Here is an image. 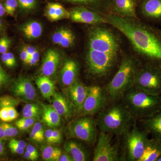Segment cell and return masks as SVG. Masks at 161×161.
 Segmentation results:
<instances>
[{
	"label": "cell",
	"instance_id": "obj_1",
	"mask_svg": "<svg viewBox=\"0 0 161 161\" xmlns=\"http://www.w3.org/2000/svg\"><path fill=\"white\" fill-rule=\"evenodd\" d=\"M108 23L118 29L130 40L136 52L148 62L161 65V33L136 19L110 14Z\"/></svg>",
	"mask_w": 161,
	"mask_h": 161
},
{
	"label": "cell",
	"instance_id": "obj_2",
	"mask_svg": "<svg viewBox=\"0 0 161 161\" xmlns=\"http://www.w3.org/2000/svg\"><path fill=\"white\" fill-rule=\"evenodd\" d=\"M115 102L99 112L96 120L101 132L122 136L131 129L136 119L122 102Z\"/></svg>",
	"mask_w": 161,
	"mask_h": 161
},
{
	"label": "cell",
	"instance_id": "obj_3",
	"mask_svg": "<svg viewBox=\"0 0 161 161\" xmlns=\"http://www.w3.org/2000/svg\"><path fill=\"white\" fill-rule=\"evenodd\" d=\"M140 66L138 61L131 56H126L122 59L118 70L105 88L110 101H118L134 86Z\"/></svg>",
	"mask_w": 161,
	"mask_h": 161
},
{
	"label": "cell",
	"instance_id": "obj_4",
	"mask_svg": "<svg viewBox=\"0 0 161 161\" xmlns=\"http://www.w3.org/2000/svg\"><path fill=\"white\" fill-rule=\"evenodd\" d=\"M121 99L136 120L150 117L161 110V95L149 94L134 87Z\"/></svg>",
	"mask_w": 161,
	"mask_h": 161
},
{
	"label": "cell",
	"instance_id": "obj_5",
	"mask_svg": "<svg viewBox=\"0 0 161 161\" xmlns=\"http://www.w3.org/2000/svg\"><path fill=\"white\" fill-rule=\"evenodd\" d=\"M149 133L138 128L136 122L123 136L122 155L124 161H139L149 140Z\"/></svg>",
	"mask_w": 161,
	"mask_h": 161
},
{
	"label": "cell",
	"instance_id": "obj_6",
	"mask_svg": "<svg viewBox=\"0 0 161 161\" xmlns=\"http://www.w3.org/2000/svg\"><path fill=\"white\" fill-rule=\"evenodd\" d=\"M133 87L149 94L161 95V65L147 62L140 66Z\"/></svg>",
	"mask_w": 161,
	"mask_h": 161
},
{
	"label": "cell",
	"instance_id": "obj_7",
	"mask_svg": "<svg viewBox=\"0 0 161 161\" xmlns=\"http://www.w3.org/2000/svg\"><path fill=\"white\" fill-rule=\"evenodd\" d=\"M79 116L68 126V135L70 138L78 140L89 146H95L98 136L97 120L89 115Z\"/></svg>",
	"mask_w": 161,
	"mask_h": 161
},
{
	"label": "cell",
	"instance_id": "obj_8",
	"mask_svg": "<svg viewBox=\"0 0 161 161\" xmlns=\"http://www.w3.org/2000/svg\"><path fill=\"white\" fill-rule=\"evenodd\" d=\"M117 54L108 53L89 49L86 55L88 70L95 78L107 76L115 66Z\"/></svg>",
	"mask_w": 161,
	"mask_h": 161
},
{
	"label": "cell",
	"instance_id": "obj_9",
	"mask_svg": "<svg viewBox=\"0 0 161 161\" xmlns=\"http://www.w3.org/2000/svg\"><path fill=\"white\" fill-rule=\"evenodd\" d=\"M89 49L97 51L118 54L119 41L109 30L95 27L89 33Z\"/></svg>",
	"mask_w": 161,
	"mask_h": 161
},
{
	"label": "cell",
	"instance_id": "obj_10",
	"mask_svg": "<svg viewBox=\"0 0 161 161\" xmlns=\"http://www.w3.org/2000/svg\"><path fill=\"white\" fill-rule=\"evenodd\" d=\"M114 136L100 131L95 145L93 161H124L119 153V142L114 143L112 141Z\"/></svg>",
	"mask_w": 161,
	"mask_h": 161
},
{
	"label": "cell",
	"instance_id": "obj_11",
	"mask_svg": "<svg viewBox=\"0 0 161 161\" xmlns=\"http://www.w3.org/2000/svg\"><path fill=\"white\" fill-rule=\"evenodd\" d=\"M110 101L105 89L98 86H88L87 94L79 116H93L98 114L108 106Z\"/></svg>",
	"mask_w": 161,
	"mask_h": 161
},
{
	"label": "cell",
	"instance_id": "obj_12",
	"mask_svg": "<svg viewBox=\"0 0 161 161\" xmlns=\"http://www.w3.org/2000/svg\"><path fill=\"white\" fill-rule=\"evenodd\" d=\"M11 91L15 97L24 102L33 101L37 96L34 86L26 77H20L14 80L12 85Z\"/></svg>",
	"mask_w": 161,
	"mask_h": 161
},
{
	"label": "cell",
	"instance_id": "obj_13",
	"mask_svg": "<svg viewBox=\"0 0 161 161\" xmlns=\"http://www.w3.org/2000/svg\"><path fill=\"white\" fill-rule=\"evenodd\" d=\"M70 19L76 23L96 25L108 23L107 18L85 7L78 6L69 11Z\"/></svg>",
	"mask_w": 161,
	"mask_h": 161
},
{
	"label": "cell",
	"instance_id": "obj_14",
	"mask_svg": "<svg viewBox=\"0 0 161 161\" xmlns=\"http://www.w3.org/2000/svg\"><path fill=\"white\" fill-rule=\"evenodd\" d=\"M88 86L78 80L66 89L67 97L75 108L76 114L80 113L87 94Z\"/></svg>",
	"mask_w": 161,
	"mask_h": 161
},
{
	"label": "cell",
	"instance_id": "obj_15",
	"mask_svg": "<svg viewBox=\"0 0 161 161\" xmlns=\"http://www.w3.org/2000/svg\"><path fill=\"white\" fill-rule=\"evenodd\" d=\"M52 98V106L61 118L69 120L76 114L75 108L67 97L56 92Z\"/></svg>",
	"mask_w": 161,
	"mask_h": 161
},
{
	"label": "cell",
	"instance_id": "obj_16",
	"mask_svg": "<svg viewBox=\"0 0 161 161\" xmlns=\"http://www.w3.org/2000/svg\"><path fill=\"white\" fill-rule=\"evenodd\" d=\"M79 65L75 60H67L61 68L60 80L61 85L66 88L71 86L78 79Z\"/></svg>",
	"mask_w": 161,
	"mask_h": 161
},
{
	"label": "cell",
	"instance_id": "obj_17",
	"mask_svg": "<svg viewBox=\"0 0 161 161\" xmlns=\"http://www.w3.org/2000/svg\"><path fill=\"white\" fill-rule=\"evenodd\" d=\"M80 142L76 139L69 140L64 143V148L71 156L74 161H87L91 153L87 147Z\"/></svg>",
	"mask_w": 161,
	"mask_h": 161
},
{
	"label": "cell",
	"instance_id": "obj_18",
	"mask_svg": "<svg viewBox=\"0 0 161 161\" xmlns=\"http://www.w3.org/2000/svg\"><path fill=\"white\" fill-rule=\"evenodd\" d=\"M60 54L58 51L53 49L48 50L41 65L42 75L49 78L54 76L60 64Z\"/></svg>",
	"mask_w": 161,
	"mask_h": 161
},
{
	"label": "cell",
	"instance_id": "obj_19",
	"mask_svg": "<svg viewBox=\"0 0 161 161\" xmlns=\"http://www.w3.org/2000/svg\"><path fill=\"white\" fill-rule=\"evenodd\" d=\"M140 120L144 130L161 142V110L152 116Z\"/></svg>",
	"mask_w": 161,
	"mask_h": 161
},
{
	"label": "cell",
	"instance_id": "obj_20",
	"mask_svg": "<svg viewBox=\"0 0 161 161\" xmlns=\"http://www.w3.org/2000/svg\"><path fill=\"white\" fill-rule=\"evenodd\" d=\"M114 9L118 15L136 19V3L134 0H113Z\"/></svg>",
	"mask_w": 161,
	"mask_h": 161
},
{
	"label": "cell",
	"instance_id": "obj_21",
	"mask_svg": "<svg viewBox=\"0 0 161 161\" xmlns=\"http://www.w3.org/2000/svg\"><path fill=\"white\" fill-rule=\"evenodd\" d=\"M161 156V142L155 138L149 139L139 161H156Z\"/></svg>",
	"mask_w": 161,
	"mask_h": 161
},
{
	"label": "cell",
	"instance_id": "obj_22",
	"mask_svg": "<svg viewBox=\"0 0 161 161\" xmlns=\"http://www.w3.org/2000/svg\"><path fill=\"white\" fill-rule=\"evenodd\" d=\"M142 12L145 17L161 19V0H145L142 4Z\"/></svg>",
	"mask_w": 161,
	"mask_h": 161
},
{
	"label": "cell",
	"instance_id": "obj_23",
	"mask_svg": "<svg viewBox=\"0 0 161 161\" xmlns=\"http://www.w3.org/2000/svg\"><path fill=\"white\" fill-rule=\"evenodd\" d=\"M42 122L51 128H57L61 125L62 118L55 111L51 105L42 104Z\"/></svg>",
	"mask_w": 161,
	"mask_h": 161
},
{
	"label": "cell",
	"instance_id": "obj_24",
	"mask_svg": "<svg viewBox=\"0 0 161 161\" xmlns=\"http://www.w3.org/2000/svg\"><path fill=\"white\" fill-rule=\"evenodd\" d=\"M45 12L47 17L51 21L70 18L69 11H67L60 3H48L47 5Z\"/></svg>",
	"mask_w": 161,
	"mask_h": 161
},
{
	"label": "cell",
	"instance_id": "obj_25",
	"mask_svg": "<svg viewBox=\"0 0 161 161\" xmlns=\"http://www.w3.org/2000/svg\"><path fill=\"white\" fill-rule=\"evenodd\" d=\"M36 84L43 97L46 99L52 98L56 93L54 82L49 77L42 75L37 78Z\"/></svg>",
	"mask_w": 161,
	"mask_h": 161
},
{
	"label": "cell",
	"instance_id": "obj_26",
	"mask_svg": "<svg viewBox=\"0 0 161 161\" xmlns=\"http://www.w3.org/2000/svg\"><path fill=\"white\" fill-rule=\"evenodd\" d=\"M22 31L27 39H36L42 34L43 27L41 23L37 21H31L23 26Z\"/></svg>",
	"mask_w": 161,
	"mask_h": 161
},
{
	"label": "cell",
	"instance_id": "obj_27",
	"mask_svg": "<svg viewBox=\"0 0 161 161\" xmlns=\"http://www.w3.org/2000/svg\"><path fill=\"white\" fill-rule=\"evenodd\" d=\"M41 150L42 158L46 161H58L62 153L60 148L50 145L42 147Z\"/></svg>",
	"mask_w": 161,
	"mask_h": 161
},
{
	"label": "cell",
	"instance_id": "obj_28",
	"mask_svg": "<svg viewBox=\"0 0 161 161\" xmlns=\"http://www.w3.org/2000/svg\"><path fill=\"white\" fill-rule=\"evenodd\" d=\"M42 105H40L39 104L32 103L24 106L22 114L23 117L35 118L39 120L42 116Z\"/></svg>",
	"mask_w": 161,
	"mask_h": 161
},
{
	"label": "cell",
	"instance_id": "obj_29",
	"mask_svg": "<svg viewBox=\"0 0 161 161\" xmlns=\"http://www.w3.org/2000/svg\"><path fill=\"white\" fill-rule=\"evenodd\" d=\"M45 128L42 123L37 121L32 127L30 134V139L37 144H42L45 141Z\"/></svg>",
	"mask_w": 161,
	"mask_h": 161
},
{
	"label": "cell",
	"instance_id": "obj_30",
	"mask_svg": "<svg viewBox=\"0 0 161 161\" xmlns=\"http://www.w3.org/2000/svg\"><path fill=\"white\" fill-rule=\"evenodd\" d=\"M37 120L35 118L23 117L16 121L15 125L19 130L25 131L33 126Z\"/></svg>",
	"mask_w": 161,
	"mask_h": 161
},
{
	"label": "cell",
	"instance_id": "obj_31",
	"mask_svg": "<svg viewBox=\"0 0 161 161\" xmlns=\"http://www.w3.org/2000/svg\"><path fill=\"white\" fill-rule=\"evenodd\" d=\"M22 101L17 98L12 96H6L0 97V109L2 108H8L9 107H15L21 103Z\"/></svg>",
	"mask_w": 161,
	"mask_h": 161
},
{
	"label": "cell",
	"instance_id": "obj_32",
	"mask_svg": "<svg viewBox=\"0 0 161 161\" xmlns=\"http://www.w3.org/2000/svg\"><path fill=\"white\" fill-rule=\"evenodd\" d=\"M1 124L4 129L5 134L7 138L14 137L19 134V129L18 128H17L14 126L5 122L1 123Z\"/></svg>",
	"mask_w": 161,
	"mask_h": 161
},
{
	"label": "cell",
	"instance_id": "obj_33",
	"mask_svg": "<svg viewBox=\"0 0 161 161\" xmlns=\"http://www.w3.org/2000/svg\"><path fill=\"white\" fill-rule=\"evenodd\" d=\"M19 6L17 0H6L4 3V8L6 12L10 15H13Z\"/></svg>",
	"mask_w": 161,
	"mask_h": 161
},
{
	"label": "cell",
	"instance_id": "obj_34",
	"mask_svg": "<svg viewBox=\"0 0 161 161\" xmlns=\"http://www.w3.org/2000/svg\"><path fill=\"white\" fill-rule=\"evenodd\" d=\"M19 6L24 10H30L34 9L37 3V0H17Z\"/></svg>",
	"mask_w": 161,
	"mask_h": 161
},
{
	"label": "cell",
	"instance_id": "obj_35",
	"mask_svg": "<svg viewBox=\"0 0 161 161\" xmlns=\"http://www.w3.org/2000/svg\"><path fill=\"white\" fill-rule=\"evenodd\" d=\"M75 40V35L70 30L68 33L64 36L63 40H61L59 45L64 48H68L72 46L74 44Z\"/></svg>",
	"mask_w": 161,
	"mask_h": 161
},
{
	"label": "cell",
	"instance_id": "obj_36",
	"mask_svg": "<svg viewBox=\"0 0 161 161\" xmlns=\"http://www.w3.org/2000/svg\"><path fill=\"white\" fill-rule=\"evenodd\" d=\"M69 31L70 30L65 29V28L59 30L54 33L52 36V40L53 42L55 44L59 45L61 40H63V38Z\"/></svg>",
	"mask_w": 161,
	"mask_h": 161
},
{
	"label": "cell",
	"instance_id": "obj_37",
	"mask_svg": "<svg viewBox=\"0 0 161 161\" xmlns=\"http://www.w3.org/2000/svg\"><path fill=\"white\" fill-rule=\"evenodd\" d=\"M10 82V78L0 65V91L6 87Z\"/></svg>",
	"mask_w": 161,
	"mask_h": 161
},
{
	"label": "cell",
	"instance_id": "obj_38",
	"mask_svg": "<svg viewBox=\"0 0 161 161\" xmlns=\"http://www.w3.org/2000/svg\"><path fill=\"white\" fill-rule=\"evenodd\" d=\"M10 40L6 36L0 39V53H6L10 46Z\"/></svg>",
	"mask_w": 161,
	"mask_h": 161
},
{
	"label": "cell",
	"instance_id": "obj_39",
	"mask_svg": "<svg viewBox=\"0 0 161 161\" xmlns=\"http://www.w3.org/2000/svg\"><path fill=\"white\" fill-rule=\"evenodd\" d=\"M53 144H60L63 139L62 131L56 128H53Z\"/></svg>",
	"mask_w": 161,
	"mask_h": 161
},
{
	"label": "cell",
	"instance_id": "obj_40",
	"mask_svg": "<svg viewBox=\"0 0 161 161\" xmlns=\"http://www.w3.org/2000/svg\"><path fill=\"white\" fill-rule=\"evenodd\" d=\"M8 147L11 152L14 154L22 155V154H24V153L25 152L24 149L18 147L10 141H9V144H8Z\"/></svg>",
	"mask_w": 161,
	"mask_h": 161
},
{
	"label": "cell",
	"instance_id": "obj_41",
	"mask_svg": "<svg viewBox=\"0 0 161 161\" xmlns=\"http://www.w3.org/2000/svg\"><path fill=\"white\" fill-rule=\"evenodd\" d=\"M71 3L86 4V5H97L101 2L102 0H64Z\"/></svg>",
	"mask_w": 161,
	"mask_h": 161
},
{
	"label": "cell",
	"instance_id": "obj_42",
	"mask_svg": "<svg viewBox=\"0 0 161 161\" xmlns=\"http://www.w3.org/2000/svg\"><path fill=\"white\" fill-rule=\"evenodd\" d=\"M45 140L47 143L48 145H53V129H48L45 130Z\"/></svg>",
	"mask_w": 161,
	"mask_h": 161
},
{
	"label": "cell",
	"instance_id": "obj_43",
	"mask_svg": "<svg viewBox=\"0 0 161 161\" xmlns=\"http://www.w3.org/2000/svg\"><path fill=\"white\" fill-rule=\"evenodd\" d=\"M0 119L5 122L10 121L7 108H2L0 109Z\"/></svg>",
	"mask_w": 161,
	"mask_h": 161
},
{
	"label": "cell",
	"instance_id": "obj_44",
	"mask_svg": "<svg viewBox=\"0 0 161 161\" xmlns=\"http://www.w3.org/2000/svg\"><path fill=\"white\" fill-rule=\"evenodd\" d=\"M7 108H8V114H9L10 121L15 120L19 117V113L15 108L14 107H9Z\"/></svg>",
	"mask_w": 161,
	"mask_h": 161
},
{
	"label": "cell",
	"instance_id": "obj_45",
	"mask_svg": "<svg viewBox=\"0 0 161 161\" xmlns=\"http://www.w3.org/2000/svg\"><path fill=\"white\" fill-rule=\"evenodd\" d=\"M20 57L21 60H22L23 62L25 64H27L28 60H29V58H30V56L27 53V52L26 51V50L23 48L22 50L21 51V53H20Z\"/></svg>",
	"mask_w": 161,
	"mask_h": 161
},
{
	"label": "cell",
	"instance_id": "obj_46",
	"mask_svg": "<svg viewBox=\"0 0 161 161\" xmlns=\"http://www.w3.org/2000/svg\"><path fill=\"white\" fill-rule=\"evenodd\" d=\"M7 54L9 63H10V68L14 67L16 65V60L14 54L12 53H7Z\"/></svg>",
	"mask_w": 161,
	"mask_h": 161
},
{
	"label": "cell",
	"instance_id": "obj_47",
	"mask_svg": "<svg viewBox=\"0 0 161 161\" xmlns=\"http://www.w3.org/2000/svg\"><path fill=\"white\" fill-rule=\"evenodd\" d=\"M10 141L20 148L23 149H26L27 145L25 141L21 140H17L15 139H12Z\"/></svg>",
	"mask_w": 161,
	"mask_h": 161
},
{
	"label": "cell",
	"instance_id": "obj_48",
	"mask_svg": "<svg viewBox=\"0 0 161 161\" xmlns=\"http://www.w3.org/2000/svg\"><path fill=\"white\" fill-rule=\"evenodd\" d=\"M26 151H28L32 154L36 156L37 157L39 158V153H38V150L34 146L31 144H28L26 146Z\"/></svg>",
	"mask_w": 161,
	"mask_h": 161
},
{
	"label": "cell",
	"instance_id": "obj_49",
	"mask_svg": "<svg viewBox=\"0 0 161 161\" xmlns=\"http://www.w3.org/2000/svg\"><path fill=\"white\" fill-rule=\"evenodd\" d=\"M58 161H74L71 156L68 153L65 151V152H62Z\"/></svg>",
	"mask_w": 161,
	"mask_h": 161
},
{
	"label": "cell",
	"instance_id": "obj_50",
	"mask_svg": "<svg viewBox=\"0 0 161 161\" xmlns=\"http://www.w3.org/2000/svg\"><path fill=\"white\" fill-rule=\"evenodd\" d=\"M24 157L27 160L31 161L37 160L38 158L36 157V156L33 155L26 150L24 153Z\"/></svg>",
	"mask_w": 161,
	"mask_h": 161
},
{
	"label": "cell",
	"instance_id": "obj_51",
	"mask_svg": "<svg viewBox=\"0 0 161 161\" xmlns=\"http://www.w3.org/2000/svg\"><path fill=\"white\" fill-rule=\"evenodd\" d=\"M6 153L5 143L4 140L0 139V158L3 157Z\"/></svg>",
	"mask_w": 161,
	"mask_h": 161
},
{
	"label": "cell",
	"instance_id": "obj_52",
	"mask_svg": "<svg viewBox=\"0 0 161 161\" xmlns=\"http://www.w3.org/2000/svg\"><path fill=\"white\" fill-rule=\"evenodd\" d=\"M24 48L26 50V51L27 52V53L29 54L30 56L37 50L36 47L31 46H26L24 47Z\"/></svg>",
	"mask_w": 161,
	"mask_h": 161
},
{
	"label": "cell",
	"instance_id": "obj_53",
	"mask_svg": "<svg viewBox=\"0 0 161 161\" xmlns=\"http://www.w3.org/2000/svg\"><path fill=\"white\" fill-rule=\"evenodd\" d=\"M40 53L37 50L30 56L31 58L36 63H37L40 59Z\"/></svg>",
	"mask_w": 161,
	"mask_h": 161
},
{
	"label": "cell",
	"instance_id": "obj_54",
	"mask_svg": "<svg viewBox=\"0 0 161 161\" xmlns=\"http://www.w3.org/2000/svg\"><path fill=\"white\" fill-rule=\"evenodd\" d=\"M0 139L4 141L6 140L7 139L6 134H5L4 129H3V127L2 126L1 123H0Z\"/></svg>",
	"mask_w": 161,
	"mask_h": 161
},
{
	"label": "cell",
	"instance_id": "obj_55",
	"mask_svg": "<svg viewBox=\"0 0 161 161\" xmlns=\"http://www.w3.org/2000/svg\"><path fill=\"white\" fill-rule=\"evenodd\" d=\"M6 13L4 6L2 3H0V17L3 16Z\"/></svg>",
	"mask_w": 161,
	"mask_h": 161
},
{
	"label": "cell",
	"instance_id": "obj_56",
	"mask_svg": "<svg viewBox=\"0 0 161 161\" xmlns=\"http://www.w3.org/2000/svg\"><path fill=\"white\" fill-rule=\"evenodd\" d=\"M156 161H161V156H160L157 159Z\"/></svg>",
	"mask_w": 161,
	"mask_h": 161
},
{
	"label": "cell",
	"instance_id": "obj_57",
	"mask_svg": "<svg viewBox=\"0 0 161 161\" xmlns=\"http://www.w3.org/2000/svg\"><path fill=\"white\" fill-rule=\"evenodd\" d=\"M2 26H3V22H2V20L0 19V26L2 27Z\"/></svg>",
	"mask_w": 161,
	"mask_h": 161
},
{
	"label": "cell",
	"instance_id": "obj_58",
	"mask_svg": "<svg viewBox=\"0 0 161 161\" xmlns=\"http://www.w3.org/2000/svg\"><path fill=\"white\" fill-rule=\"evenodd\" d=\"M1 27H1V26H0V32H1Z\"/></svg>",
	"mask_w": 161,
	"mask_h": 161
}]
</instances>
